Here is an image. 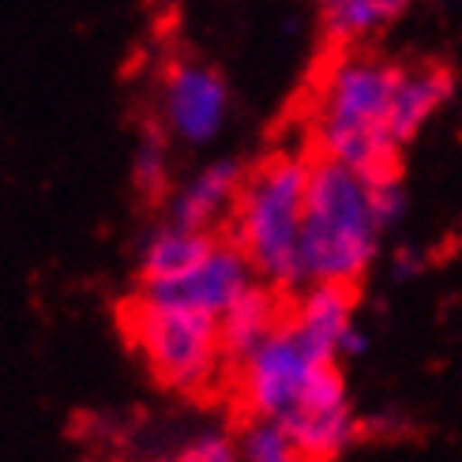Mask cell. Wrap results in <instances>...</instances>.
<instances>
[{"label": "cell", "instance_id": "8fae6325", "mask_svg": "<svg viewBox=\"0 0 462 462\" xmlns=\"http://www.w3.org/2000/svg\"><path fill=\"white\" fill-rule=\"evenodd\" d=\"M354 286L338 282H309V290L297 297L290 323L301 331L319 354L338 361V346L346 331L354 328Z\"/></svg>", "mask_w": 462, "mask_h": 462}, {"label": "cell", "instance_id": "2e32d148", "mask_svg": "<svg viewBox=\"0 0 462 462\" xmlns=\"http://www.w3.org/2000/svg\"><path fill=\"white\" fill-rule=\"evenodd\" d=\"M237 455H241V462H309L293 448L286 429L267 418L245 421V429L237 432Z\"/></svg>", "mask_w": 462, "mask_h": 462}, {"label": "cell", "instance_id": "277c9868", "mask_svg": "<svg viewBox=\"0 0 462 462\" xmlns=\"http://www.w3.org/2000/svg\"><path fill=\"white\" fill-rule=\"evenodd\" d=\"M128 335L140 357L147 361L151 376L162 387L180 391V395L207 391L226 365L218 319L207 312L140 297L128 309Z\"/></svg>", "mask_w": 462, "mask_h": 462}, {"label": "cell", "instance_id": "9a60e30c", "mask_svg": "<svg viewBox=\"0 0 462 462\" xmlns=\"http://www.w3.org/2000/svg\"><path fill=\"white\" fill-rule=\"evenodd\" d=\"M132 180L147 199L170 189V135L162 125H147L132 151Z\"/></svg>", "mask_w": 462, "mask_h": 462}, {"label": "cell", "instance_id": "6da1fadb", "mask_svg": "<svg viewBox=\"0 0 462 462\" xmlns=\"http://www.w3.org/2000/svg\"><path fill=\"white\" fill-rule=\"evenodd\" d=\"M399 72V64L365 53H346L328 68L312 113L319 158L342 162L361 177L399 173V143L391 140Z\"/></svg>", "mask_w": 462, "mask_h": 462}, {"label": "cell", "instance_id": "5b68a950", "mask_svg": "<svg viewBox=\"0 0 462 462\" xmlns=\"http://www.w3.org/2000/svg\"><path fill=\"white\" fill-rule=\"evenodd\" d=\"M335 357L319 354L316 346L293 328L290 316L274 328L256 350L237 365V383H241V402L248 418H267L282 421L286 413L301 402L309 383L323 365Z\"/></svg>", "mask_w": 462, "mask_h": 462}, {"label": "cell", "instance_id": "9c48e42d", "mask_svg": "<svg viewBox=\"0 0 462 462\" xmlns=\"http://www.w3.org/2000/svg\"><path fill=\"white\" fill-rule=\"evenodd\" d=\"M241 184H245V170L234 158L207 162V166L189 173L170 192V222H177L184 229H199V234H211L218 222L234 215Z\"/></svg>", "mask_w": 462, "mask_h": 462}, {"label": "cell", "instance_id": "30bf717a", "mask_svg": "<svg viewBox=\"0 0 462 462\" xmlns=\"http://www.w3.org/2000/svg\"><path fill=\"white\" fill-rule=\"evenodd\" d=\"M451 90H455V76L444 64L402 68L395 83V98H391V140L399 147L410 143L432 113L451 98Z\"/></svg>", "mask_w": 462, "mask_h": 462}, {"label": "cell", "instance_id": "3957f363", "mask_svg": "<svg viewBox=\"0 0 462 462\" xmlns=\"http://www.w3.org/2000/svg\"><path fill=\"white\" fill-rule=\"evenodd\" d=\"M305 154H274L241 184L237 207L229 215L234 245L271 290L305 286L301 279V222L309 196Z\"/></svg>", "mask_w": 462, "mask_h": 462}, {"label": "cell", "instance_id": "5bb4252c", "mask_svg": "<svg viewBox=\"0 0 462 462\" xmlns=\"http://www.w3.org/2000/svg\"><path fill=\"white\" fill-rule=\"evenodd\" d=\"M406 8L410 0H319V23L335 45H354L395 23Z\"/></svg>", "mask_w": 462, "mask_h": 462}, {"label": "cell", "instance_id": "52a82bcc", "mask_svg": "<svg viewBox=\"0 0 462 462\" xmlns=\"http://www.w3.org/2000/svg\"><path fill=\"white\" fill-rule=\"evenodd\" d=\"M229 117V87L211 64L177 60L162 79V128L170 140L207 147Z\"/></svg>", "mask_w": 462, "mask_h": 462}, {"label": "cell", "instance_id": "8992f818", "mask_svg": "<svg viewBox=\"0 0 462 462\" xmlns=\"http://www.w3.org/2000/svg\"><path fill=\"white\" fill-rule=\"evenodd\" d=\"M279 425L286 429L293 448L309 462H335L361 440L365 429H361V418L354 413L350 387H346L338 361L319 368L316 380L301 395V402H297Z\"/></svg>", "mask_w": 462, "mask_h": 462}, {"label": "cell", "instance_id": "7a4b0ae2", "mask_svg": "<svg viewBox=\"0 0 462 462\" xmlns=\"http://www.w3.org/2000/svg\"><path fill=\"white\" fill-rule=\"evenodd\" d=\"M380 234L368 180L342 162L316 158L301 222V279L338 286L361 282L376 260Z\"/></svg>", "mask_w": 462, "mask_h": 462}, {"label": "cell", "instance_id": "e0dca14e", "mask_svg": "<svg viewBox=\"0 0 462 462\" xmlns=\"http://www.w3.org/2000/svg\"><path fill=\"white\" fill-rule=\"evenodd\" d=\"M154 462H241L237 436H229L222 429H203V432H192L189 440H180L170 455H162Z\"/></svg>", "mask_w": 462, "mask_h": 462}, {"label": "cell", "instance_id": "ba28073f", "mask_svg": "<svg viewBox=\"0 0 462 462\" xmlns=\"http://www.w3.org/2000/svg\"><path fill=\"white\" fill-rule=\"evenodd\" d=\"M252 282H260V279H256V271H252V263L245 260V252L234 241L229 245L215 241L196 267H189L170 282L143 286L140 297L180 305V309H192V312H207V316L218 319Z\"/></svg>", "mask_w": 462, "mask_h": 462}, {"label": "cell", "instance_id": "7c38bea8", "mask_svg": "<svg viewBox=\"0 0 462 462\" xmlns=\"http://www.w3.org/2000/svg\"><path fill=\"white\" fill-rule=\"evenodd\" d=\"M282 319L286 316L279 305V290H271L267 282H252L237 301L218 316V338H222L226 365L237 368Z\"/></svg>", "mask_w": 462, "mask_h": 462}, {"label": "cell", "instance_id": "4fadbf2b", "mask_svg": "<svg viewBox=\"0 0 462 462\" xmlns=\"http://www.w3.org/2000/svg\"><path fill=\"white\" fill-rule=\"evenodd\" d=\"M215 245L211 234H199V229H184L177 222H162L140 245V282L154 286V282H170L177 274H184L189 267H196L207 248Z\"/></svg>", "mask_w": 462, "mask_h": 462}]
</instances>
